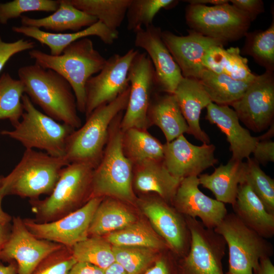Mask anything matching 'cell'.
Returning <instances> with one entry per match:
<instances>
[{
  "label": "cell",
  "mask_w": 274,
  "mask_h": 274,
  "mask_svg": "<svg viewBox=\"0 0 274 274\" xmlns=\"http://www.w3.org/2000/svg\"><path fill=\"white\" fill-rule=\"evenodd\" d=\"M102 199L93 197L76 211L52 222L37 223L31 218L23 219V221L27 229L38 238L72 248L89 236L92 218Z\"/></svg>",
  "instance_id": "obj_13"
},
{
  "label": "cell",
  "mask_w": 274,
  "mask_h": 274,
  "mask_svg": "<svg viewBox=\"0 0 274 274\" xmlns=\"http://www.w3.org/2000/svg\"><path fill=\"white\" fill-rule=\"evenodd\" d=\"M178 3L174 0H131L126 16L128 30L135 33L153 25L155 15L162 9H170Z\"/></svg>",
  "instance_id": "obj_38"
},
{
  "label": "cell",
  "mask_w": 274,
  "mask_h": 274,
  "mask_svg": "<svg viewBox=\"0 0 274 274\" xmlns=\"http://www.w3.org/2000/svg\"><path fill=\"white\" fill-rule=\"evenodd\" d=\"M228 249V269L225 274H253L260 259L273 255L272 244L245 225L233 213L227 214L214 229Z\"/></svg>",
  "instance_id": "obj_8"
},
{
  "label": "cell",
  "mask_w": 274,
  "mask_h": 274,
  "mask_svg": "<svg viewBox=\"0 0 274 274\" xmlns=\"http://www.w3.org/2000/svg\"><path fill=\"white\" fill-rule=\"evenodd\" d=\"M104 274H129L116 261L104 269Z\"/></svg>",
  "instance_id": "obj_51"
},
{
  "label": "cell",
  "mask_w": 274,
  "mask_h": 274,
  "mask_svg": "<svg viewBox=\"0 0 274 274\" xmlns=\"http://www.w3.org/2000/svg\"><path fill=\"white\" fill-rule=\"evenodd\" d=\"M246 52L266 70L272 71L274 65V23L263 31L249 34Z\"/></svg>",
  "instance_id": "obj_40"
},
{
  "label": "cell",
  "mask_w": 274,
  "mask_h": 274,
  "mask_svg": "<svg viewBox=\"0 0 274 274\" xmlns=\"http://www.w3.org/2000/svg\"><path fill=\"white\" fill-rule=\"evenodd\" d=\"M106 239L113 246L143 247L160 252L169 249L153 228L142 221L136 220L121 229L111 232L106 235Z\"/></svg>",
  "instance_id": "obj_33"
},
{
  "label": "cell",
  "mask_w": 274,
  "mask_h": 274,
  "mask_svg": "<svg viewBox=\"0 0 274 274\" xmlns=\"http://www.w3.org/2000/svg\"><path fill=\"white\" fill-rule=\"evenodd\" d=\"M24 113L13 130L0 132L19 142L27 149H38L54 157H64L67 139L75 130L35 108L29 97H22Z\"/></svg>",
  "instance_id": "obj_7"
},
{
  "label": "cell",
  "mask_w": 274,
  "mask_h": 274,
  "mask_svg": "<svg viewBox=\"0 0 274 274\" xmlns=\"http://www.w3.org/2000/svg\"><path fill=\"white\" fill-rule=\"evenodd\" d=\"M170 255L161 252L154 263L144 274H179L178 263Z\"/></svg>",
  "instance_id": "obj_44"
},
{
  "label": "cell",
  "mask_w": 274,
  "mask_h": 274,
  "mask_svg": "<svg viewBox=\"0 0 274 274\" xmlns=\"http://www.w3.org/2000/svg\"><path fill=\"white\" fill-rule=\"evenodd\" d=\"M202 64L205 69L236 80L252 81L256 76L250 70L247 59L240 54L237 47L226 50L223 46L212 47L206 52Z\"/></svg>",
  "instance_id": "obj_30"
},
{
  "label": "cell",
  "mask_w": 274,
  "mask_h": 274,
  "mask_svg": "<svg viewBox=\"0 0 274 274\" xmlns=\"http://www.w3.org/2000/svg\"><path fill=\"white\" fill-rule=\"evenodd\" d=\"M112 250L115 261L129 274H144L162 252L143 247L113 245Z\"/></svg>",
  "instance_id": "obj_37"
},
{
  "label": "cell",
  "mask_w": 274,
  "mask_h": 274,
  "mask_svg": "<svg viewBox=\"0 0 274 274\" xmlns=\"http://www.w3.org/2000/svg\"><path fill=\"white\" fill-rule=\"evenodd\" d=\"M197 176L181 181L172 203L185 216L197 218L204 227L214 229L227 214L225 203L205 195L199 189Z\"/></svg>",
  "instance_id": "obj_19"
},
{
  "label": "cell",
  "mask_w": 274,
  "mask_h": 274,
  "mask_svg": "<svg viewBox=\"0 0 274 274\" xmlns=\"http://www.w3.org/2000/svg\"><path fill=\"white\" fill-rule=\"evenodd\" d=\"M245 170V162L230 159L226 164L216 168L212 174L199 175V184L210 190L216 200L232 206L238 186L244 182Z\"/></svg>",
  "instance_id": "obj_26"
},
{
  "label": "cell",
  "mask_w": 274,
  "mask_h": 274,
  "mask_svg": "<svg viewBox=\"0 0 274 274\" xmlns=\"http://www.w3.org/2000/svg\"><path fill=\"white\" fill-rule=\"evenodd\" d=\"M11 230V224H0V254L6 242L7 241Z\"/></svg>",
  "instance_id": "obj_49"
},
{
  "label": "cell",
  "mask_w": 274,
  "mask_h": 274,
  "mask_svg": "<svg viewBox=\"0 0 274 274\" xmlns=\"http://www.w3.org/2000/svg\"><path fill=\"white\" fill-rule=\"evenodd\" d=\"M185 18L191 29L224 44L246 35L251 21L247 14L229 3L212 6L190 4Z\"/></svg>",
  "instance_id": "obj_9"
},
{
  "label": "cell",
  "mask_w": 274,
  "mask_h": 274,
  "mask_svg": "<svg viewBox=\"0 0 274 274\" xmlns=\"http://www.w3.org/2000/svg\"><path fill=\"white\" fill-rule=\"evenodd\" d=\"M122 148L132 165L150 160H162L163 144L147 129L132 128L123 132Z\"/></svg>",
  "instance_id": "obj_31"
},
{
  "label": "cell",
  "mask_w": 274,
  "mask_h": 274,
  "mask_svg": "<svg viewBox=\"0 0 274 274\" xmlns=\"http://www.w3.org/2000/svg\"><path fill=\"white\" fill-rule=\"evenodd\" d=\"M191 234L187 254L178 262L179 274H225L222 259L226 244L221 235L197 219L185 216Z\"/></svg>",
  "instance_id": "obj_10"
},
{
  "label": "cell",
  "mask_w": 274,
  "mask_h": 274,
  "mask_svg": "<svg viewBox=\"0 0 274 274\" xmlns=\"http://www.w3.org/2000/svg\"><path fill=\"white\" fill-rule=\"evenodd\" d=\"M123 112L111 124L102 156L93 169L91 198L108 197L131 203L136 200L132 186L133 165L122 148L120 122Z\"/></svg>",
  "instance_id": "obj_3"
},
{
  "label": "cell",
  "mask_w": 274,
  "mask_h": 274,
  "mask_svg": "<svg viewBox=\"0 0 274 274\" xmlns=\"http://www.w3.org/2000/svg\"><path fill=\"white\" fill-rule=\"evenodd\" d=\"M173 94L188 126L189 134L203 144H210V138L201 129L199 120L201 110L212 101L200 81L183 77Z\"/></svg>",
  "instance_id": "obj_23"
},
{
  "label": "cell",
  "mask_w": 274,
  "mask_h": 274,
  "mask_svg": "<svg viewBox=\"0 0 274 274\" xmlns=\"http://www.w3.org/2000/svg\"><path fill=\"white\" fill-rule=\"evenodd\" d=\"M161 37L183 77L198 80L205 69L202 61L206 52L212 47L224 44L192 29L189 30L188 34L185 36L162 31Z\"/></svg>",
  "instance_id": "obj_20"
},
{
  "label": "cell",
  "mask_w": 274,
  "mask_h": 274,
  "mask_svg": "<svg viewBox=\"0 0 274 274\" xmlns=\"http://www.w3.org/2000/svg\"><path fill=\"white\" fill-rule=\"evenodd\" d=\"M138 52L132 48L122 55H112L100 71L88 80L85 86L86 118L97 107L114 100L129 86L128 71Z\"/></svg>",
  "instance_id": "obj_12"
},
{
  "label": "cell",
  "mask_w": 274,
  "mask_h": 274,
  "mask_svg": "<svg viewBox=\"0 0 274 274\" xmlns=\"http://www.w3.org/2000/svg\"><path fill=\"white\" fill-rule=\"evenodd\" d=\"M24 86L19 79L7 73L0 77V120L8 119L15 127L24 113L22 97Z\"/></svg>",
  "instance_id": "obj_35"
},
{
  "label": "cell",
  "mask_w": 274,
  "mask_h": 274,
  "mask_svg": "<svg viewBox=\"0 0 274 274\" xmlns=\"http://www.w3.org/2000/svg\"><path fill=\"white\" fill-rule=\"evenodd\" d=\"M28 54L36 64L54 71L69 83L76 99L78 111L85 114L86 82L100 71L107 59L94 48L91 40L86 37L77 40L57 56L34 49L29 50Z\"/></svg>",
  "instance_id": "obj_2"
},
{
  "label": "cell",
  "mask_w": 274,
  "mask_h": 274,
  "mask_svg": "<svg viewBox=\"0 0 274 274\" xmlns=\"http://www.w3.org/2000/svg\"><path fill=\"white\" fill-rule=\"evenodd\" d=\"M182 179L173 176L162 160H150L133 165L132 186L142 193H154L172 203Z\"/></svg>",
  "instance_id": "obj_24"
},
{
  "label": "cell",
  "mask_w": 274,
  "mask_h": 274,
  "mask_svg": "<svg viewBox=\"0 0 274 274\" xmlns=\"http://www.w3.org/2000/svg\"><path fill=\"white\" fill-rule=\"evenodd\" d=\"M130 86L111 102L101 105L86 118L85 123L68 136L64 157L69 163H84L94 168L102 156L111 124L125 111Z\"/></svg>",
  "instance_id": "obj_4"
},
{
  "label": "cell",
  "mask_w": 274,
  "mask_h": 274,
  "mask_svg": "<svg viewBox=\"0 0 274 274\" xmlns=\"http://www.w3.org/2000/svg\"><path fill=\"white\" fill-rule=\"evenodd\" d=\"M34 42L19 39L12 42H6L0 36V72L7 61L17 53L34 49Z\"/></svg>",
  "instance_id": "obj_43"
},
{
  "label": "cell",
  "mask_w": 274,
  "mask_h": 274,
  "mask_svg": "<svg viewBox=\"0 0 274 274\" xmlns=\"http://www.w3.org/2000/svg\"><path fill=\"white\" fill-rule=\"evenodd\" d=\"M199 80L212 102L226 106H230L240 98L252 81L234 80L207 69L202 71Z\"/></svg>",
  "instance_id": "obj_32"
},
{
  "label": "cell",
  "mask_w": 274,
  "mask_h": 274,
  "mask_svg": "<svg viewBox=\"0 0 274 274\" xmlns=\"http://www.w3.org/2000/svg\"><path fill=\"white\" fill-rule=\"evenodd\" d=\"M17 264L15 261L9 262L7 265L0 262V274H17Z\"/></svg>",
  "instance_id": "obj_50"
},
{
  "label": "cell",
  "mask_w": 274,
  "mask_h": 274,
  "mask_svg": "<svg viewBox=\"0 0 274 274\" xmlns=\"http://www.w3.org/2000/svg\"><path fill=\"white\" fill-rule=\"evenodd\" d=\"M79 10L95 17L107 28L118 31L131 0H70Z\"/></svg>",
  "instance_id": "obj_34"
},
{
  "label": "cell",
  "mask_w": 274,
  "mask_h": 274,
  "mask_svg": "<svg viewBox=\"0 0 274 274\" xmlns=\"http://www.w3.org/2000/svg\"><path fill=\"white\" fill-rule=\"evenodd\" d=\"M162 30L153 24L136 31L134 45L142 48L149 56L154 69L155 87L173 94L183 78L161 37Z\"/></svg>",
  "instance_id": "obj_18"
},
{
  "label": "cell",
  "mask_w": 274,
  "mask_h": 274,
  "mask_svg": "<svg viewBox=\"0 0 274 274\" xmlns=\"http://www.w3.org/2000/svg\"><path fill=\"white\" fill-rule=\"evenodd\" d=\"M252 153L259 164L265 165L269 162L274 161V142L270 139L259 141Z\"/></svg>",
  "instance_id": "obj_45"
},
{
  "label": "cell",
  "mask_w": 274,
  "mask_h": 274,
  "mask_svg": "<svg viewBox=\"0 0 274 274\" xmlns=\"http://www.w3.org/2000/svg\"><path fill=\"white\" fill-rule=\"evenodd\" d=\"M206 118L215 124L225 134L232 153L231 159L243 161L250 157L260 136L251 135L249 131L239 124L238 116L229 106L210 103L207 107Z\"/></svg>",
  "instance_id": "obj_21"
},
{
  "label": "cell",
  "mask_w": 274,
  "mask_h": 274,
  "mask_svg": "<svg viewBox=\"0 0 274 274\" xmlns=\"http://www.w3.org/2000/svg\"><path fill=\"white\" fill-rule=\"evenodd\" d=\"M232 5L247 14L251 20L264 11L263 3L260 0H231Z\"/></svg>",
  "instance_id": "obj_46"
},
{
  "label": "cell",
  "mask_w": 274,
  "mask_h": 274,
  "mask_svg": "<svg viewBox=\"0 0 274 274\" xmlns=\"http://www.w3.org/2000/svg\"><path fill=\"white\" fill-rule=\"evenodd\" d=\"M152 97L148 111V124L158 126L163 133L166 142H170L184 133L189 127L174 94Z\"/></svg>",
  "instance_id": "obj_28"
},
{
  "label": "cell",
  "mask_w": 274,
  "mask_h": 274,
  "mask_svg": "<svg viewBox=\"0 0 274 274\" xmlns=\"http://www.w3.org/2000/svg\"><path fill=\"white\" fill-rule=\"evenodd\" d=\"M71 250L77 262H87L103 269L115 262L112 245L103 236H89Z\"/></svg>",
  "instance_id": "obj_36"
},
{
  "label": "cell",
  "mask_w": 274,
  "mask_h": 274,
  "mask_svg": "<svg viewBox=\"0 0 274 274\" xmlns=\"http://www.w3.org/2000/svg\"><path fill=\"white\" fill-rule=\"evenodd\" d=\"M18 75L24 85V94L45 114L75 129L82 125L74 91L63 77L36 64L21 66Z\"/></svg>",
  "instance_id": "obj_1"
},
{
  "label": "cell",
  "mask_w": 274,
  "mask_h": 274,
  "mask_svg": "<svg viewBox=\"0 0 274 274\" xmlns=\"http://www.w3.org/2000/svg\"><path fill=\"white\" fill-rule=\"evenodd\" d=\"M20 18L22 25L43 28L55 33H63L66 30L78 31L98 21L95 17L74 7L70 0H59L57 9L47 17L33 18L22 15Z\"/></svg>",
  "instance_id": "obj_27"
},
{
  "label": "cell",
  "mask_w": 274,
  "mask_h": 274,
  "mask_svg": "<svg viewBox=\"0 0 274 274\" xmlns=\"http://www.w3.org/2000/svg\"><path fill=\"white\" fill-rule=\"evenodd\" d=\"M59 6V0H13L0 3V23L20 17L28 12H55Z\"/></svg>",
  "instance_id": "obj_41"
},
{
  "label": "cell",
  "mask_w": 274,
  "mask_h": 274,
  "mask_svg": "<svg viewBox=\"0 0 274 274\" xmlns=\"http://www.w3.org/2000/svg\"><path fill=\"white\" fill-rule=\"evenodd\" d=\"M253 274H274V265L270 257L260 259L258 268L254 270Z\"/></svg>",
  "instance_id": "obj_48"
},
{
  "label": "cell",
  "mask_w": 274,
  "mask_h": 274,
  "mask_svg": "<svg viewBox=\"0 0 274 274\" xmlns=\"http://www.w3.org/2000/svg\"><path fill=\"white\" fill-rule=\"evenodd\" d=\"M3 176L0 175V224L10 223L12 218L9 214L5 212L2 207V201L4 198L1 193V184Z\"/></svg>",
  "instance_id": "obj_52"
},
{
  "label": "cell",
  "mask_w": 274,
  "mask_h": 274,
  "mask_svg": "<svg viewBox=\"0 0 274 274\" xmlns=\"http://www.w3.org/2000/svg\"><path fill=\"white\" fill-rule=\"evenodd\" d=\"M67 274H104V269L87 262H77Z\"/></svg>",
  "instance_id": "obj_47"
},
{
  "label": "cell",
  "mask_w": 274,
  "mask_h": 274,
  "mask_svg": "<svg viewBox=\"0 0 274 274\" xmlns=\"http://www.w3.org/2000/svg\"><path fill=\"white\" fill-rule=\"evenodd\" d=\"M93 169L84 163L64 166L47 197L29 200L36 215L33 220L41 223L52 222L83 206L91 198Z\"/></svg>",
  "instance_id": "obj_6"
},
{
  "label": "cell",
  "mask_w": 274,
  "mask_h": 274,
  "mask_svg": "<svg viewBox=\"0 0 274 274\" xmlns=\"http://www.w3.org/2000/svg\"><path fill=\"white\" fill-rule=\"evenodd\" d=\"M190 4H211L214 5H219L228 3L229 1L227 0H191L186 1Z\"/></svg>",
  "instance_id": "obj_53"
},
{
  "label": "cell",
  "mask_w": 274,
  "mask_h": 274,
  "mask_svg": "<svg viewBox=\"0 0 274 274\" xmlns=\"http://www.w3.org/2000/svg\"><path fill=\"white\" fill-rule=\"evenodd\" d=\"M138 202L153 229L170 251L180 258L185 256L190 249L191 234L184 215L157 195Z\"/></svg>",
  "instance_id": "obj_15"
},
{
  "label": "cell",
  "mask_w": 274,
  "mask_h": 274,
  "mask_svg": "<svg viewBox=\"0 0 274 274\" xmlns=\"http://www.w3.org/2000/svg\"><path fill=\"white\" fill-rule=\"evenodd\" d=\"M107 197L103 198L94 213L89 228V236L107 235L136 220L133 213L122 201Z\"/></svg>",
  "instance_id": "obj_29"
},
{
  "label": "cell",
  "mask_w": 274,
  "mask_h": 274,
  "mask_svg": "<svg viewBox=\"0 0 274 274\" xmlns=\"http://www.w3.org/2000/svg\"><path fill=\"white\" fill-rule=\"evenodd\" d=\"M9 237L0 254V260L15 261L17 274H32L40 262L63 246L38 238L26 227L19 216L12 218Z\"/></svg>",
  "instance_id": "obj_16"
},
{
  "label": "cell",
  "mask_w": 274,
  "mask_h": 274,
  "mask_svg": "<svg viewBox=\"0 0 274 274\" xmlns=\"http://www.w3.org/2000/svg\"><path fill=\"white\" fill-rule=\"evenodd\" d=\"M213 144L196 146L182 134L163 144V163L168 171L180 179L198 176L206 169L218 162Z\"/></svg>",
  "instance_id": "obj_17"
},
{
  "label": "cell",
  "mask_w": 274,
  "mask_h": 274,
  "mask_svg": "<svg viewBox=\"0 0 274 274\" xmlns=\"http://www.w3.org/2000/svg\"><path fill=\"white\" fill-rule=\"evenodd\" d=\"M76 262L71 248L63 246L44 258L32 274H67Z\"/></svg>",
  "instance_id": "obj_42"
},
{
  "label": "cell",
  "mask_w": 274,
  "mask_h": 274,
  "mask_svg": "<svg viewBox=\"0 0 274 274\" xmlns=\"http://www.w3.org/2000/svg\"><path fill=\"white\" fill-rule=\"evenodd\" d=\"M234 214L247 227L267 239L274 235V214L269 213L246 182L238 186Z\"/></svg>",
  "instance_id": "obj_25"
},
{
  "label": "cell",
  "mask_w": 274,
  "mask_h": 274,
  "mask_svg": "<svg viewBox=\"0 0 274 274\" xmlns=\"http://www.w3.org/2000/svg\"><path fill=\"white\" fill-rule=\"evenodd\" d=\"M12 29L15 32L32 38L42 45H46L50 49V54L54 56L60 55L71 43L84 38L96 36L104 43L111 45L119 37L118 31L109 29L99 21L81 30L68 33L52 32L22 25L13 26Z\"/></svg>",
  "instance_id": "obj_22"
},
{
  "label": "cell",
  "mask_w": 274,
  "mask_h": 274,
  "mask_svg": "<svg viewBox=\"0 0 274 274\" xmlns=\"http://www.w3.org/2000/svg\"><path fill=\"white\" fill-rule=\"evenodd\" d=\"M230 106L249 129L260 132L272 124L274 116L272 71L256 75L243 95Z\"/></svg>",
  "instance_id": "obj_14"
},
{
  "label": "cell",
  "mask_w": 274,
  "mask_h": 274,
  "mask_svg": "<svg viewBox=\"0 0 274 274\" xmlns=\"http://www.w3.org/2000/svg\"><path fill=\"white\" fill-rule=\"evenodd\" d=\"M128 80L129 98L121 120V129L123 132L132 128L147 129L148 111L156 87L154 69L146 53L139 52L133 58Z\"/></svg>",
  "instance_id": "obj_11"
},
{
  "label": "cell",
  "mask_w": 274,
  "mask_h": 274,
  "mask_svg": "<svg viewBox=\"0 0 274 274\" xmlns=\"http://www.w3.org/2000/svg\"><path fill=\"white\" fill-rule=\"evenodd\" d=\"M70 164L64 157L26 149L19 163L6 177L1 189L3 197L16 195L29 200L52 192L62 169Z\"/></svg>",
  "instance_id": "obj_5"
},
{
  "label": "cell",
  "mask_w": 274,
  "mask_h": 274,
  "mask_svg": "<svg viewBox=\"0 0 274 274\" xmlns=\"http://www.w3.org/2000/svg\"><path fill=\"white\" fill-rule=\"evenodd\" d=\"M244 182L247 183L264 204L267 211L274 214V180L260 168L253 158L245 162Z\"/></svg>",
  "instance_id": "obj_39"
}]
</instances>
